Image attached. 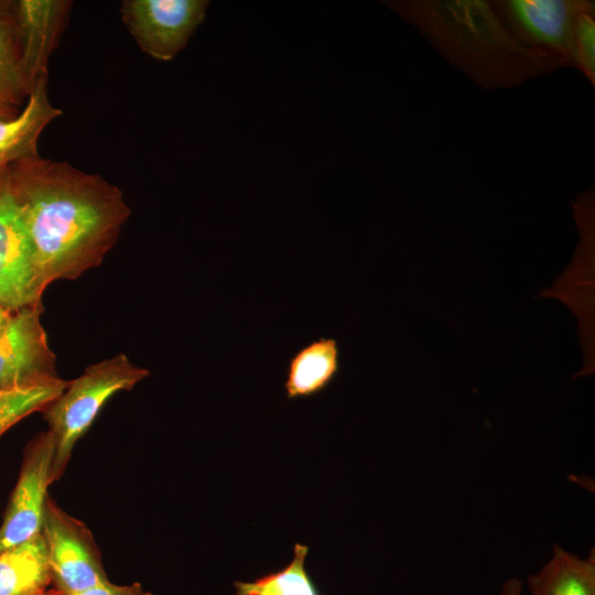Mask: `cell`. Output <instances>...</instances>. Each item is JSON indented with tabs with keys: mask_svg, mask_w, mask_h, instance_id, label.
<instances>
[{
	"mask_svg": "<svg viewBox=\"0 0 595 595\" xmlns=\"http://www.w3.org/2000/svg\"><path fill=\"white\" fill-rule=\"evenodd\" d=\"M8 169L45 283L74 280L98 266L130 216L121 191L98 174L40 155Z\"/></svg>",
	"mask_w": 595,
	"mask_h": 595,
	"instance_id": "cell-1",
	"label": "cell"
},
{
	"mask_svg": "<svg viewBox=\"0 0 595 595\" xmlns=\"http://www.w3.org/2000/svg\"><path fill=\"white\" fill-rule=\"evenodd\" d=\"M206 0H125L121 17L139 47L171 61L205 19Z\"/></svg>",
	"mask_w": 595,
	"mask_h": 595,
	"instance_id": "cell-6",
	"label": "cell"
},
{
	"mask_svg": "<svg viewBox=\"0 0 595 595\" xmlns=\"http://www.w3.org/2000/svg\"><path fill=\"white\" fill-rule=\"evenodd\" d=\"M46 286L7 165L0 169V304L11 312L39 305Z\"/></svg>",
	"mask_w": 595,
	"mask_h": 595,
	"instance_id": "cell-5",
	"label": "cell"
},
{
	"mask_svg": "<svg viewBox=\"0 0 595 595\" xmlns=\"http://www.w3.org/2000/svg\"><path fill=\"white\" fill-rule=\"evenodd\" d=\"M46 82L47 79L36 85L18 115L0 118V143L40 136L44 128L62 113L48 100Z\"/></svg>",
	"mask_w": 595,
	"mask_h": 595,
	"instance_id": "cell-16",
	"label": "cell"
},
{
	"mask_svg": "<svg viewBox=\"0 0 595 595\" xmlns=\"http://www.w3.org/2000/svg\"><path fill=\"white\" fill-rule=\"evenodd\" d=\"M336 339L320 337L300 348L289 360L284 390L286 398H309L324 391L340 367Z\"/></svg>",
	"mask_w": 595,
	"mask_h": 595,
	"instance_id": "cell-11",
	"label": "cell"
},
{
	"mask_svg": "<svg viewBox=\"0 0 595 595\" xmlns=\"http://www.w3.org/2000/svg\"><path fill=\"white\" fill-rule=\"evenodd\" d=\"M148 376L149 370L136 366L120 354L86 368L47 405L45 416L55 441L52 483L63 474L74 445L89 429L104 404L115 393L131 389Z\"/></svg>",
	"mask_w": 595,
	"mask_h": 595,
	"instance_id": "cell-3",
	"label": "cell"
},
{
	"mask_svg": "<svg viewBox=\"0 0 595 595\" xmlns=\"http://www.w3.org/2000/svg\"><path fill=\"white\" fill-rule=\"evenodd\" d=\"M54 454L55 441L50 431L41 434L28 447L0 527V552L42 533Z\"/></svg>",
	"mask_w": 595,
	"mask_h": 595,
	"instance_id": "cell-9",
	"label": "cell"
},
{
	"mask_svg": "<svg viewBox=\"0 0 595 595\" xmlns=\"http://www.w3.org/2000/svg\"><path fill=\"white\" fill-rule=\"evenodd\" d=\"M69 2L62 0L9 1L21 69L29 95L47 79V63L65 22Z\"/></svg>",
	"mask_w": 595,
	"mask_h": 595,
	"instance_id": "cell-10",
	"label": "cell"
},
{
	"mask_svg": "<svg viewBox=\"0 0 595 595\" xmlns=\"http://www.w3.org/2000/svg\"><path fill=\"white\" fill-rule=\"evenodd\" d=\"M42 536L55 591L74 595L108 580L85 527L64 513L48 498Z\"/></svg>",
	"mask_w": 595,
	"mask_h": 595,
	"instance_id": "cell-7",
	"label": "cell"
},
{
	"mask_svg": "<svg viewBox=\"0 0 595 595\" xmlns=\"http://www.w3.org/2000/svg\"><path fill=\"white\" fill-rule=\"evenodd\" d=\"M39 138L40 136H32L20 141L0 143V169L21 159L39 155Z\"/></svg>",
	"mask_w": 595,
	"mask_h": 595,
	"instance_id": "cell-19",
	"label": "cell"
},
{
	"mask_svg": "<svg viewBox=\"0 0 595 595\" xmlns=\"http://www.w3.org/2000/svg\"><path fill=\"white\" fill-rule=\"evenodd\" d=\"M74 595H152L149 592H145L139 583H134L132 585H116L111 582L104 581L101 583H98L97 585L79 592Z\"/></svg>",
	"mask_w": 595,
	"mask_h": 595,
	"instance_id": "cell-20",
	"label": "cell"
},
{
	"mask_svg": "<svg viewBox=\"0 0 595 595\" xmlns=\"http://www.w3.org/2000/svg\"><path fill=\"white\" fill-rule=\"evenodd\" d=\"M307 545L296 543L291 562L280 571L252 582H236L235 595H318L305 570Z\"/></svg>",
	"mask_w": 595,
	"mask_h": 595,
	"instance_id": "cell-14",
	"label": "cell"
},
{
	"mask_svg": "<svg viewBox=\"0 0 595 595\" xmlns=\"http://www.w3.org/2000/svg\"><path fill=\"white\" fill-rule=\"evenodd\" d=\"M507 31L554 68L574 67L573 29L580 0L490 1Z\"/></svg>",
	"mask_w": 595,
	"mask_h": 595,
	"instance_id": "cell-4",
	"label": "cell"
},
{
	"mask_svg": "<svg viewBox=\"0 0 595 595\" xmlns=\"http://www.w3.org/2000/svg\"><path fill=\"white\" fill-rule=\"evenodd\" d=\"M39 595H50V593H48V591H45V592H43V593H41Z\"/></svg>",
	"mask_w": 595,
	"mask_h": 595,
	"instance_id": "cell-25",
	"label": "cell"
},
{
	"mask_svg": "<svg viewBox=\"0 0 595 595\" xmlns=\"http://www.w3.org/2000/svg\"><path fill=\"white\" fill-rule=\"evenodd\" d=\"M48 593H50V595H64V594H62V593H60V592H57L55 589L52 591V592H48Z\"/></svg>",
	"mask_w": 595,
	"mask_h": 595,
	"instance_id": "cell-24",
	"label": "cell"
},
{
	"mask_svg": "<svg viewBox=\"0 0 595 595\" xmlns=\"http://www.w3.org/2000/svg\"><path fill=\"white\" fill-rule=\"evenodd\" d=\"M41 304L12 313L0 336V392L57 382Z\"/></svg>",
	"mask_w": 595,
	"mask_h": 595,
	"instance_id": "cell-8",
	"label": "cell"
},
{
	"mask_svg": "<svg viewBox=\"0 0 595 595\" xmlns=\"http://www.w3.org/2000/svg\"><path fill=\"white\" fill-rule=\"evenodd\" d=\"M499 595H522V582L518 578L507 580L502 584Z\"/></svg>",
	"mask_w": 595,
	"mask_h": 595,
	"instance_id": "cell-21",
	"label": "cell"
},
{
	"mask_svg": "<svg viewBox=\"0 0 595 595\" xmlns=\"http://www.w3.org/2000/svg\"><path fill=\"white\" fill-rule=\"evenodd\" d=\"M12 313L13 312L7 310L2 304H0V336L2 335L4 329L7 328L9 322H10V318L12 316Z\"/></svg>",
	"mask_w": 595,
	"mask_h": 595,
	"instance_id": "cell-22",
	"label": "cell"
},
{
	"mask_svg": "<svg viewBox=\"0 0 595 595\" xmlns=\"http://www.w3.org/2000/svg\"><path fill=\"white\" fill-rule=\"evenodd\" d=\"M531 595H595L594 549L585 558L555 544L539 572L528 577Z\"/></svg>",
	"mask_w": 595,
	"mask_h": 595,
	"instance_id": "cell-12",
	"label": "cell"
},
{
	"mask_svg": "<svg viewBox=\"0 0 595 595\" xmlns=\"http://www.w3.org/2000/svg\"><path fill=\"white\" fill-rule=\"evenodd\" d=\"M388 6L484 88L512 87L555 69L515 40L490 1H393Z\"/></svg>",
	"mask_w": 595,
	"mask_h": 595,
	"instance_id": "cell-2",
	"label": "cell"
},
{
	"mask_svg": "<svg viewBox=\"0 0 595 595\" xmlns=\"http://www.w3.org/2000/svg\"><path fill=\"white\" fill-rule=\"evenodd\" d=\"M18 115L17 109L0 102V118H11Z\"/></svg>",
	"mask_w": 595,
	"mask_h": 595,
	"instance_id": "cell-23",
	"label": "cell"
},
{
	"mask_svg": "<svg viewBox=\"0 0 595 595\" xmlns=\"http://www.w3.org/2000/svg\"><path fill=\"white\" fill-rule=\"evenodd\" d=\"M574 67L595 84V6L580 0L573 29Z\"/></svg>",
	"mask_w": 595,
	"mask_h": 595,
	"instance_id": "cell-18",
	"label": "cell"
},
{
	"mask_svg": "<svg viewBox=\"0 0 595 595\" xmlns=\"http://www.w3.org/2000/svg\"><path fill=\"white\" fill-rule=\"evenodd\" d=\"M28 97L9 1H0V102L17 109Z\"/></svg>",
	"mask_w": 595,
	"mask_h": 595,
	"instance_id": "cell-15",
	"label": "cell"
},
{
	"mask_svg": "<svg viewBox=\"0 0 595 595\" xmlns=\"http://www.w3.org/2000/svg\"><path fill=\"white\" fill-rule=\"evenodd\" d=\"M51 582L42 533L0 552V595H39Z\"/></svg>",
	"mask_w": 595,
	"mask_h": 595,
	"instance_id": "cell-13",
	"label": "cell"
},
{
	"mask_svg": "<svg viewBox=\"0 0 595 595\" xmlns=\"http://www.w3.org/2000/svg\"><path fill=\"white\" fill-rule=\"evenodd\" d=\"M67 383L61 379L48 385L0 392V436L26 415L47 407Z\"/></svg>",
	"mask_w": 595,
	"mask_h": 595,
	"instance_id": "cell-17",
	"label": "cell"
}]
</instances>
